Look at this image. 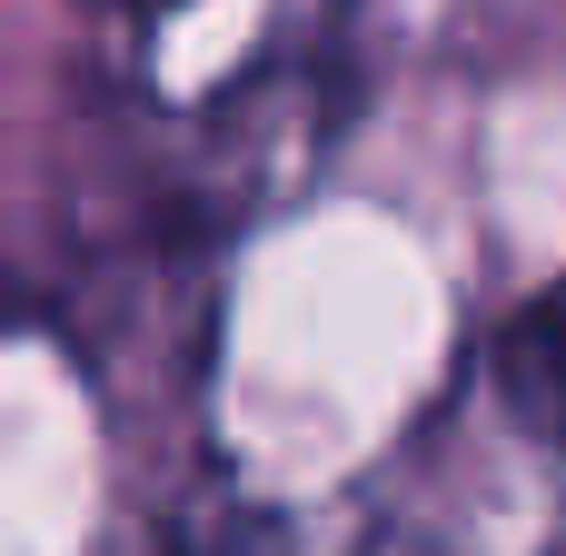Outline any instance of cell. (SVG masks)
Instances as JSON below:
<instances>
[{
    "label": "cell",
    "instance_id": "1",
    "mask_svg": "<svg viewBox=\"0 0 566 556\" xmlns=\"http://www.w3.org/2000/svg\"><path fill=\"white\" fill-rule=\"evenodd\" d=\"M497 398L527 438L566 448V279L537 289L507 328H497Z\"/></svg>",
    "mask_w": 566,
    "mask_h": 556
}]
</instances>
